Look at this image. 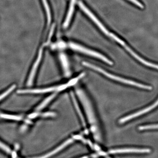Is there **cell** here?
<instances>
[{"label": "cell", "mask_w": 158, "mask_h": 158, "mask_svg": "<svg viewBox=\"0 0 158 158\" xmlns=\"http://www.w3.org/2000/svg\"><path fill=\"white\" fill-rule=\"evenodd\" d=\"M0 117L5 119L15 120V121H20L22 120L23 119L22 116H17V115H10V114H0Z\"/></svg>", "instance_id": "13"}, {"label": "cell", "mask_w": 158, "mask_h": 158, "mask_svg": "<svg viewBox=\"0 0 158 158\" xmlns=\"http://www.w3.org/2000/svg\"><path fill=\"white\" fill-rule=\"evenodd\" d=\"M42 2L43 4L44 7V9H45L46 12L48 24L49 25L50 24L51 20H52V16H51L50 9L48 2L47 0H42Z\"/></svg>", "instance_id": "12"}, {"label": "cell", "mask_w": 158, "mask_h": 158, "mask_svg": "<svg viewBox=\"0 0 158 158\" xmlns=\"http://www.w3.org/2000/svg\"><path fill=\"white\" fill-rule=\"evenodd\" d=\"M56 113H52V112H47L43 113H40L39 116H42L44 117H54L56 116Z\"/></svg>", "instance_id": "17"}, {"label": "cell", "mask_w": 158, "mask_h": 158, "mask_svg": "<svg viewBox=\"0 0 158 158\" xmlns=\"http://www.w3.org/2000/svg\"><path fill=\"white\" fill-rule=\"evenodd\" d=\"M129 1H131V2L134 3V4L136 5V6H138L139 8L143 9L144 8V6L142 5V4L141 3H140L139 1L138 0H129Z\"/></svg>", "instance_id": "18"}, {"label": "cell", "mask_w": 158, "mask_h": 158, "mask_svg": "<svg viewBox=\"0 0 158 158\" xmlns=\"http://www.w3.org/2000/svg\"><path fill=\"white\" fill-rule=\"evenodd\" d=\"M58 87H51V88H42V89H24L18 90L19 94H43L48 93L52 91L59 90Z\"/></svg>", "instance_id": "6"}, {"label": "cell", "mask_w": 158, "mask_h": 158, "mask_svg": "<svg viewBox=\"0 0 158 158\" xmlns=\"http://www.w3.org/2000/svg\"><path fill=\"white\" fill-rule=\"evenodd\" d=\"M0 148L8 153H10L11 152V150L10 148L1 141H0Z\"/></svg>", "instance_id": "16"}, {"label": "cell", "mask_w": 158, "mask_h": 158, "mask_svg": "<svg viewBox=\"0 0 158 158\" xmlns=\"http://www.w3.org/2000/svg\"><path fill=\"white\" fill-rule=\"evenodd\" d=\"M154 129H158V124L149 125L139 127L138 129L140 131L143 130Z\"/></svg>", "instance_id": "15"}, {"label": "cell", "mask_w": 158, "mask_h": 158, "mask_svg": "<svg viewBox=\"0 0 158 158\" xmlns=\"http://www.w3.org/2000/svg\"><path fill=\"white\" fill-rule=\"evenodd\" d=\"M75 1L76 0H71V1L70 8H69V10L67 17H66V19H65V23H64V28H66L68 27L69 23H70L72 16L73 14L74 7Z\"/></svg>", "instance_id": "10"}, {"label": "cell", "mask_w": 158, "mask_h": 158, "mask_svg": "<svg viewBox=\"0 0 158 158\" xmlns=\"http://www.w3.org/2000/svg\"><path fill=\"white\" fill-rule=\"evenodd\" d=\"M15 88H16V85H12L8 90H6L5 92L0 94V101H1L2 100L5 98L7 96H8L10 93L12 92L13 90L15 89Z\"/></svg>", "instance_id": "14"}, {"label": "cell", "mask_w": 158, "mask_h": 158, "mask_svg": "<svg viewBox=\"0 0 158 158\" xmlns=\"http://www.w3.org/2000/svg\"><path fill=\"white\" fill-rule=\"evenodd\" d=\"M42 54L43 48H40L39 51V52H38L37 59L34 62L32 69H31V72H30L29 78L28 79L27 82V86H31V85H33L35 75H36V73H37L40 63L41 59H42Z\"/></svg>", "instance_id": "3"}, {"label": "cell", "mask_w": 158, "mask_h": 158, "mask_svg": "<svg viewBox=\"0 0 158 158\" xmlns=\"http://www.w3.org/2000/svg\"><path fill=\"white\" fill-rule=\"evenodd\" d=\"M83 65L87 66V67H89L94 70L98 71L101 73H102L103 74L107 77L108 78H110V79H113V80H115V81H118L122 82V83H124V84H128V85H133V86H136L138 87V88H142V89H146V90H152V87L149 86H147V85H142V84H140V83H137V82L132 81L130 80H127V79L124 78H122L113 75L111 74L108 73L106 72L103 69H102L99 68L97 66H95V65L90 64V63H88V62H83Z\"/></svg>", "instance_id": "1"}, {"label": "cell", "mask_w": 158, "mask_h": 158, "mask_svg": "<svg viewBox=\"0 0 158 158\" xmlns=\"http://www.w3.org/2000/svg\"><path fill=\"white\" fill-rule=\"evenodd\" d=\"M73 139H69V140H67V141H65L64 143H63L62 144H61V145L59 146L58 148H57L56 149H54L53 151L51 152L48 153L47 154L45 155L44 156H41V157L42 158H48L49 157L53 155H55V154L61 151V150L63 149L65 147H66V146L69 145V144H71V143H72L73 142Z\"/></svg>", "instance_id": "9"}, {"label": "cell", "mask_w": 158, "mask_h": 158, "mask_svg": "<svg viewBox=\"0 0 158 158\" xmlns=\"http://www.w3.org/2000/svg\"><path fill=\"white\" fill-rule=\"evenodd\" d=\"M56 94L55 93L51 95V96H49L47 98H46L36 108V111L38 112V111L42 110L56 97Z\"/></svg>", "instance_id": "11"}, {"label": "cell", "mask_w": 158, "mask_h": 158, "mask_svg": "<svg viewBox=\"0 0 158 158\" xmlns=\"http://www.w3.org/2000/svg\"><path fill=\"white\" fill-rule=\"evenodd\" d=\"M122 45L125 48L133 57H135L136 59L138 60L139 62H141L142 64L147 65V66H149L150 67H152V68H153L158 69V65L153 64V63L148 62V61H146V60H144V59H142V58H141V57L139 56L138 55H137L136 53H135L126 44H125V42Z\"/></svg>", "instance_id": "7"}, {"label": "cell", "mask_w": 158, "mask_h": 158, "mask_svg": "<svg viewBox=\"0 0 158 158\" xmlns=\"http://www.w3.org/2000/svg\"><path fill=\"white\" fill-rule=\"evenodd\" d=\"M151 150L149 148L139 149V148H123V149H116L111 150L109 153L116 154L122 153H150Z\"/></svg>", "instance_id": "8"}, {"label": "cell", "mask_w": 158, "mask_h": 158, "mask_svg": "<svg viewBox=\"0 0 158 158\" xmlns=\"http://www.w3.org/2000/svg\"><path fill=\"white\" fill-rule=\"evenodd\" d=\"M79 5L80 7H81V9L83 11H85L86 14L88 15V16L90 17V18L100 28V29L105 34H107L108 36H109L110 34V32L106 30V29L102 24L98 20V19L95 17V15L85 6V5L81 2H79Z\"/></svg>", "instance_id": "4"}, {"label": "cell", "mask_w": 158, "mask_h": 158, "mask_svg": "<svg viewBox=\"0 0 158 158\" xmlns=\"http://www.w3.org/2000/svg\"><path fill=\"white\" fill-rule=\"evenodd\" d=\"M158 106V99L152 105L148 107L145 108V109H143V110H141V111H139V112H137V113H134V114H131V115H129V116H126V117H124V118H122L119 120V122L120 123H124L125 122L128 121L130 119H132L133 118H135L136 117L140 116V115L144 114V113H148V112H149L151 110H152L153 109H154Z\"/></svg>", "instance_id": "5"}, {"label": "cell", "mask_w": 158, "mask_h": 158, "mask_svg": "<svg viewBox=\"0 0 158 158\" xmlns=\"http://www.w3.org/2000/svg\"><path fill=\"white\" fill-rule=\"evenodd\" d=\"M69 46L71 48L74 50L78 51V52L83 53L87 54V55H89V56H92L96 57V58H98V59H101L102 61H104L105 62L109 64V65H112L113 64V62L110 61L107 58H106L101 54L98 53L94 52V51L90 50L88 49V48H85L82 46L73 43H69Z\"/></svg>", "instance_id": "2"}, {"label": "cell", "mask_w": 158, "mask_h": 158, "mask_svg": "<svg viewBox=\"0 0 158 158\" xmlns=\"http://www.w3.org/2000/svg\"><path fill=\"white\" fill-rule=\"evenodd\" d=\"M12 156L13 157H17V156H16V154L15 153V152H13L12 153Z\"/></svg>", "instance_id": "19"}]
</instances>
